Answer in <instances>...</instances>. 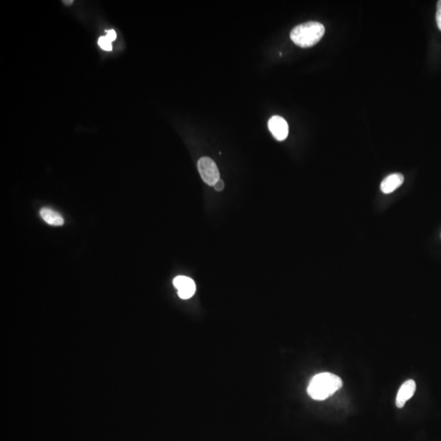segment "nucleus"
<instances>
[{
    "instance_id": "423d86ee",
    "label": "nucleus",
    "mask_w": 441,
    "mask_h": 441,
    "mask_svg": "<svg viewBox=\"0 0 441 441\" xmlns=\"http://www.w3.org/2000/svg\"><path fill=\"white\" fill-rule=\"evenodd\" d=\"M415 391H416V383L414 380L406 381L405 383H403L398 391L396 400H395V404L398 408H403L406 402L408 401L410 398H412L413 395L415 393Z\"/></svg>"
},
{
    "instance_id": "39448f33",
    "label": "nucleus",
    "mask_w": 441,
    "mask_h": 441,
    "mask_svg": "<svg viewBox=\"0 0 441 441\" xmlns=\"http://www.w3.org/2000/svg\"><path fill=\"white\" fill-rule=\"evenodd\" d=\"M174 285L178 289V296L182 299H189L195 293V283L192 279L180 276L174 280Z\"/></svg>"
},
{
    "instance_id": "f03ea898",
    "label": "nucleus",
    "mask_w": 441,
    "mask_h": 441,
    "mask_svg": "<svg viewBox=\"0 0 441 441\" xmlns=\"http://www.w3.org/2000/svg\"><path fill=\"white\" fill-rule=\"evenodd\" d=\"M324 32L325 28L322 24L309 21L293 28L290 33V39L297 46L310 48L320 42Z\"/></svg>"
},
{
    "instance_id": "6e6552de",
    "label": "nucleus",
    "mask_w": 441,
    "mask_h": 441,
    "mask_svg": "<svg viewBox=\"0 0 441 441\" xmlns=\"http://www.w3.org/2000/svg\"><path fill=\"white\" fill-rule=\"evenodd\" d=\"M40 216L44 220V222L52 226H62L64 224L62 217L52 209L44 208L40 210Z\"/></svg>"
},
{
    "instance_id": "f257e3e1",
    "label": "nucleus",
    "mask_w": 441,
    "mask_h": 441,
    "mask_svg": "<svg viewBox=\"0 0 441 441\" xmlns=\"http://www.w3.org/2000/svg\"><path fill=\"white\" fill-rule=\"evenodd\" d=\"M342 379L330 372H322L314 377L308 386V395L316 400H324L341 388Z\"/></svg>"
},
{
    "instance_id": "0eeeda50",
    "label": "nucleus",
    "mask_w": 441,
    "mask_h": 441,
    "mask_svg": "<svg viewBox=\"0 0 441 441\" xmlns=\"http://www.w3.org/2000/svg\"><path fill=\"white\" fill-rule=\"evenodd\" d=\"M404 178L400 174H393L387 176L381 183V190L384 194H390L403 184Z\"/></svg>"
},
{
    "instance_id": "20e7f679",
    "label": "nucleus",
    "mask_w": 441,
    "mask_h": 441,
    "mask_svg": "<svg viewBox=\"0 0 441 441\" xmlns=\"http://www.w3.org/2000/svg\"><path fill=\"white\" fill-rule=\"evenodd\" d=\"M268 128L276 140L282 142L289 135V124L284 118L279 115L272 116L268 121Z\"/></svg>"
},
{
    "instance_id": "9b49d317",
    "label": "nucleus",
    "mask_w": 441,
    "mask_h": 441,
    "mask_svg": "<svg viewBox=\"0 0 441 441\" xmlns=\"http://www.w3.org/2000/svg\"><path fill=\"white\" fill-rule=\"evenodd\" d=\"M214 189H215L217 191H222L223 190L224 187H225V184H224L223 181L222 179H220L217 182L215 185L214 186Z\"/></svg>"
},
{
    "instance_id": "ddd939ff",
    "label": "nucleus",
    "mask_w": 441,
    "mask_h": 441,
    "mask_svg": "<svg viewBox=\"0 0 441 441\" xmlns=\"http://www.w3.org/2000/svg\"><path fill=\"white\" fill-rule=\"evenodd\" d=\"M63 3H64V4H65V5H72V3H73V1H63Z\"/></svg>"
},
{
    "instance_id": "1a4fd4ad",
    "label": "nucleus",
    "mask_w": 441,
    "mask_h": 441,
    "mask_svg": "<svg viewBox=\"0 0 441 441\" xmlns=\"http://www.w3.org/2000/svg\"><path fill=\"white\" fill-rule=\"evenodd\" d=\"M98 44L99 46H100V48H103L104 50L111 51V49H112L111 42L107 38V37H106V36H103V37H100V38L99 39Z\"/></svg>"
},
{
    "instance_id": "9d476101",
    "label": "nucleus",
    "mask_w": 441,
    "mask_h": 441,
    "mask_svg": "<svg viewBox=\"0 0 441 441\" xmlns=\"http://www.w3.org/2000/svg\"><path fill=\"white\" fill-rule=\"evenodd\" d=\"M436 22L439 30L441 31V0L437 2Z\"/></svg>"
},
{
    "instance_id": "f8f14e48",
    "label": "nucleus",
    "mask_w": 441,
    "mask_h": 441,
    "mask_svg": "<svg viewBox=\"0 0 441 441\" xmlns=\"http://www.w3.org/2000/svg\"><path fill=\"white\" fill-rule=\"evenodd\" d=\"M106 37H107L111 42H112V41H114V40L116 39V32H115L114 29H111V30L107 32V35Z\"/></svg>"
},
{
    "instance_id": "7ed1b4c3",
    "label": "nucleus",
    "mask_w": 441,
    "mask_h": 441,
    "mask_svg": "<svg viewBox=\"0 0 441 441\" xmlns=\"http://www.w3.org/2000/svg\"><path fill=\"white\" fill-rule=\"evenodd\" d=\"M198 169L203 182L209 186H214L221 179L218 166L209 157H203L199 159Z\"/></svg>"
}]
</instances>
